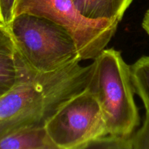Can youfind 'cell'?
Here are the masks:
<instances>
[{
    "instance_id": "cell-1",
    "label": "cell",
    "mask_w": 149,
    "mask_h": 149,
    "mask_svg": "<svg viewBox=\"0 0 149 149\" xmlns=\"http://www.w3.org/2000/svg\"><path fill=\"white\" fill-rule=\"evenodd\" d=\"M93 63L75 62L54 72L28 71L0 97V139L23 127H44L63 103L85 90Z\"/></svg>"
},
{
    "instance_id": "cell-2",
    "label": "cell",
    "mask_w": 149,
    "mask_h": 149,
    "mask_svg": "<svg viewBox=\"0 0 149 149\" xmlns=\"http://www.w3.org/2000/svg\"><path fill=\"white\" fill-rule=\"evenodd\" d=\"M87 89L98 100L109 135L131 137L140 125L130 65L119 51L104 49L94 59Z\"/></svg>"
},
{
    "instance_id": "cell-3",
    "label": "cell",
    "mask_w": 149,
    "mask_h": 149,
    "mask_svg": "<svg viewBox=\"0 0 149 149\" xmlns=\"http://www.w3.org/2000/svg\"><path fill=\"white\" fill-rule=\"evenodd\" d=\"M8 27L19 54L33 72H54L82 61L72 35L47 17L21 13Z\"/></svg>"
},
{
    "instance_id": "cell-4",
    "label": "cell",
    "mask_w": 149,
    "mask_h": 149,
    "mask_svg": "<svg viewBox=\"0 0 149 149\" xmlns=\"http://www.w3.org/2000/svg\"><path fill=\"white\" fill-rule=\"evenodd\" d=\"M21 13L43 16L65 28L77 42L82 61L94 60L112 39L119 24L86 18L72 0H16L14 17Z\"/></svg>"
},
{
    "instance_id": "cell-5",
    "label": "cell",
    "mask_w": 149,
    "mask_h": 149,
    "mask_svg": "<svg viewBox=\"0 0 149 149\" xmlns=\"http://www.w3.org/2000/svg\"><path fill=\"white\" fill-rule=\"evenodd\" d=\"M45 127L57 149H86L109 134L100 103L87 87L63 103Z\"/></svg>"
},
{
    "instance_id": "cell-6",
    "label": "cell",
    "mask_w": 149,
    "mask_h": 149,
    "mask_svg": "<svg viewBox=\"0 0 149 149\" xmlns=\"http://www.w3.org/2000/svg\"><path fill=\"white\" fill-rule=\"evenodd\" d=\"M30 70L16 48L8 26L0 23V97Z\"/></svg>"
},
{
    "instance_id": "cell-7",
    "label": "cell",
    "mask_w": 149,
    "mask_h": 149,
    "mask_svg": "<svg viewBox=\"0 0 149 149\" xmlns=\"http://www.w3.org/2000/svg\"><path fill=\"white\" fill-rule=\"evenodd\" d=\"M134 0H72L84 17L93 20H122L124 14Z\"/></svg>"
},
{
    "instance_id": "cell-8",
    "label": "cell",
    "mask_w": 149,
    "mask_h": 149,
    "mask_svg": "<svg viewBox=\"0 0 149 149\" xmlns=\"http://www.w3.org/2000/svg\"><path fill=\"white\" fill-rule=\"evenodd\" d=\"M0 149H57L45 127H28L0 139Z\"/></svg>"
},
{
    "instance_id": "cell-9",
    "label": "cell",
    "mask_w": 149,
    "mask_h": 149,
    "mask_svg": "<svg viewBox=\"0 0 149 149\" xmlns=\"http://www.w3.org/2000/svg\"><path fill=\"white\" fill-rule=\"evenodd\" d=\"M130 68L135 94L142 100L146 111L149 112V56L141 57Z\"/></svg>"
},
{
    "instance_id": "cell-10",
    "label": "cell",
    "mask_w": 149,
    "mask_h": 149,
    "mask_svg": "<svg viewBox=\"0 0 149 149\" xmlns=\"http://www.w3.org/2000/svg\"><path fill=\"white\" fill-rule=\"evenodd\" d=\"M87 148L132 149V146L131 137L116 136L108 134L93 141L87 146Z\"/></svg>"
},
{
    "instance_id": "cell-11",
    "label": "cell",
    "mask_w": 149,
    "mask_h": 149,
    "mask_svg": "<svg viewBox=\"0 0 149 149\" xmlns=\"http://www.w3.org/2000/svg\"><path fill=\"white\" fill-rule=\"evenodd\" d=\"M132 149H149V112L146 116L142 127L131 136Z\"/></svg>"
},
{
    "instance_id": "cell-12",
    "label": "cell",
    "mask_w": 149,
    "mask_h": 149,
    "mask_svg": "<svg viewBox=\"0 0 149 149\" xmlns=\"http://www.w3.org/2000/svg\"><path fill=\"white\" fill-rule=\"evenodd\" d=\"M16 0H0V23L8 26L14 17Z\"/></svg>"
},
{
    "instance_id": "cell-13",
    "label": "cell",
    "mask_w": 149,
    "mask_h": 149,
    "mask_svg": "<svg viewBox=\"0 0 149 149\" xmlns=\"http://www.w3.org/2000/svg\"><path fill=\"white\" fill-rule=\"evenodd\" d=\"M142 27L149 36V8L146 12L142 21Z\"/></svg>"
}]
</instances>
